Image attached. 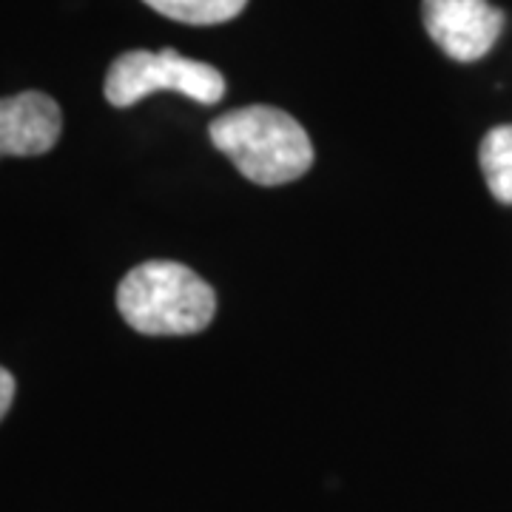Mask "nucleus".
<instances>
[{
	"instance_id": "423d86ee",
	"label": "nucleus",
	"mask_w": 512,
	"mask_h": 512,
	"mask_svg": "<svg viewBox=\"0 0 512 512\" xmlns=\"http://www.w3.org/2000/svg\"><path fill=\"white\" fill-rule=\"evenodd\" d=\"M478 163L495 200L512 205V126H495L484 134Z\"/></svg>"
},
{
	"instance_id": "f257e3e1",
	"label": "nucleus",
	"mask_w": 512,
	"mask_h": 512,
	"mask_svg": "<svg viewBox=\"0 0 512 512\" xmlns=\"http://www.w3.org/2000/svg\"><path fill=\"white\" fill-rule=\"evenodd\" d=\"M208 137L245 180L265 188L293 183L313 165L308 131L274 106L228 111L208 126Z\"/></svg>"
},
{
	"instance_id": "7ed1b4c3",
	"label": "nucleus",
	"mask_w": 512,
	"mask_h": 512,
	"mask_svg": "<svg viewBox=\"0 0 512 512\" xmlns=\"http://www.w3.org/2000/svg\"><path fill=\"white\" fill-rule=\"evenodd\" d=\"M103 92L114 109H128L157 92H177L194 103L214 106L225 97V77L214 66L183 57L174 49H134L111 63Z\"/></svg>"
},
{
	"instance_id": "6e6552de",
	"label": "nucleus",
	"mask_w": 512,
	"mask_h": 512,
	"mask_svg": "<svg viewBox=\"0 0 512 512\" xmlns=\"http://www.w3.org/2000/svg\"><path fill=\"white\" fill-rule=\"evenodd\" d=\"M12 402H15V376L6 367H0V421L9 413Z\"/></svg>"
},
{
	"instance_id": "f03ea898",
	"label": "nucleus",
	"mask_w": 512,
	"mask_h": 512,
	"mask_svg": "<svg viewBox=\"0 0 512 512\" xmlns=\"http://www.w3.org/2000/svg\"><path fill=\"white\" fill-rule=\"evenodd\" d=\"M117 308L137 333L188 336L211 325L217 296L191 268L171 259H151L131 268L120 282Z\"/></svg>"
},
{
	"instance_id": "39448f33",
	"label": "nucleus",
	"mask_w": 512,
	"mask_h": 512,
	"mask_svg": "<svg viewBox=\"0 0 512 512\" xmlns=\"http://www.w3.org/2000/svg\"><path fill=\"white\" fill-rule=\"evenodd\" d=\"M60 131L63 114L49 94L0 97V157H40L57 146Z\"/></svg>"
},
{
	"instance_id": "0eeeda50",
	"label": "nucleus",
	"mask_w": 512,
	"mask_h": 512,
	"mask_svg": "<svg viewBox=\"0 0 512 512\" xmlns=\"http://www.w3.org/2000/svg\"><path fill=\"white\" fill-rule=\"evenodd\" d=\"M165 18L188 26H217L234 20L248 6V0H143Z\"/></svg>"
},
{
	"instance_id": "20e7f679",
	"label": "nucleus",
	"mask_w": 512,
	"mask_h": 512,
	"mask_svg": "<svg viewBox=\"0 0 512 512\" xmlns=\"http://www.w3.org/2000/svg\"><path fill=\"white\" fill-rule=\"evenodd\" d=\"M427 35L447 57L476 63L504 32V12L487 0H421Z\"/></svg>"
}]
</instances>
